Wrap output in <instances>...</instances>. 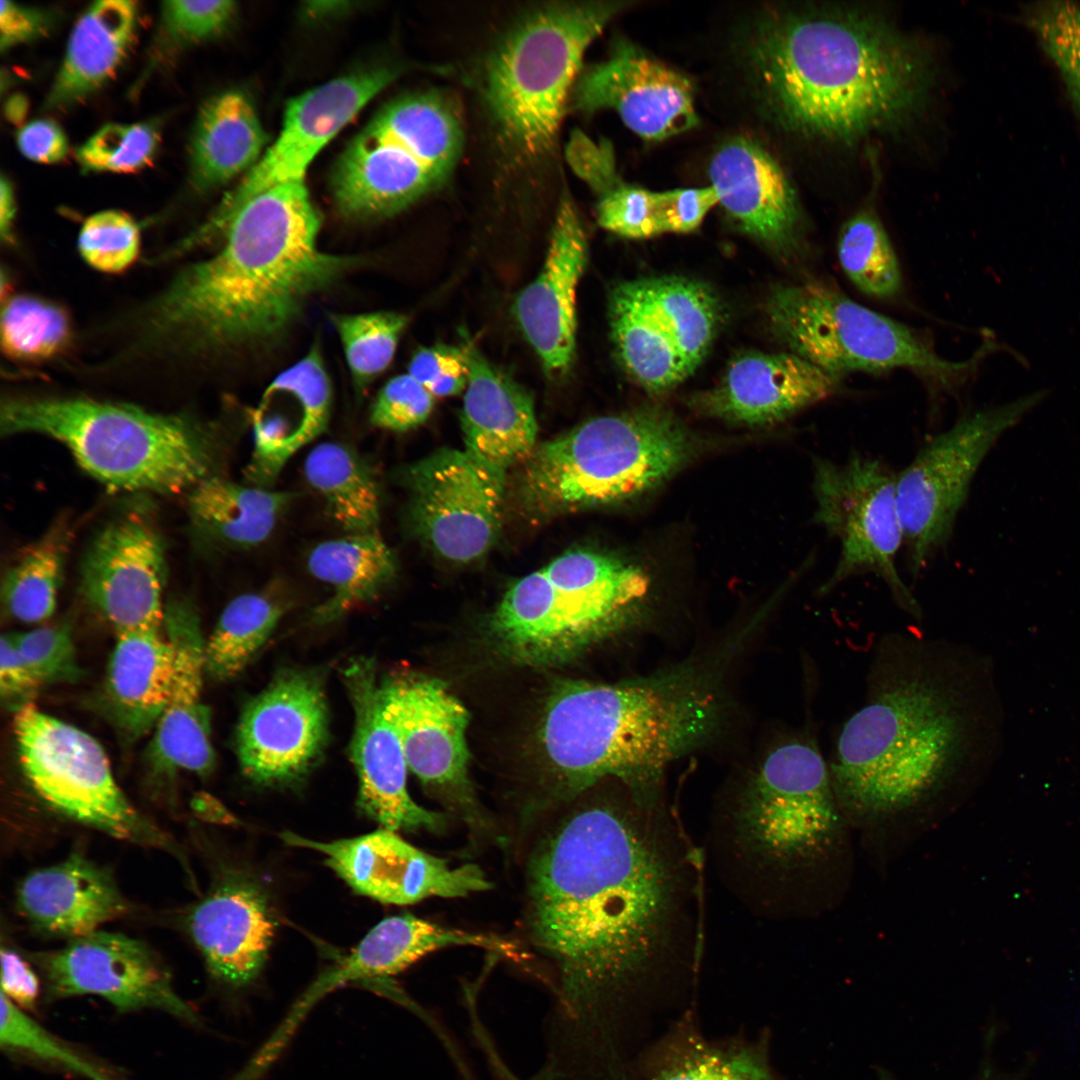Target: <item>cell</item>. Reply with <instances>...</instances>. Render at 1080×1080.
Returning a JSON list of instances; mask_svg holds the SVG:
<instances>
[{"label":"cell","instance_id":"obj_15","mask_svg":"<svg viewBox=\"0 0 1080 1080\" xmlns=\"http://www.w3.org/2000/svg\"><path fill=\"white\" fill-rule=\"evenodd\" d=\"M507 472L464 449L437 450L401 473L413 532L441 557L483 556L500 529Z\"/></svg>","mask_w":1080,"mask_h":1080},{"label":"cell","instance_id":"obj_50","mask_svg":"<svg viewBox=\"0 0 1080 1080\" xmlns=\"http://www.w3.org/2000/svg\"><path fill=\"white\" fill-rule=\"evenodd\" d=\"M159 144L153 123H110L100 128L76 151L86 171L130 173L147 166Z\"/></svg>","mask_w":1080,"mask_h":1080},{"label":"cell","instance_id":"obj_31","mask_svg":"<svg viewBox=\"0 0 1080 1080\" xmlns=\"http://www.w3.org/2000/svg\"><path fill=\"white\" fill-rule=\"evenodd\" d=\"M492 935L451 929L411 914L380 921L340 961L325 970L305 990L277 1028L290 1039L313 1005L327 993L356 981L385 979L396 975L436 950L450 946H474L489 950Z\"/></svg>","mask_w":1080,"mask_h":1080},{"label":"cell","instance_id":"obj_43","mask_svg":"<svg viewBox=\"0 0 1080 1080\" xmlns=\"http://www.w3.org/2000/svg\"><path fill=\"white\" fill-rule=\"evenodd\" d=\"M283 607L260 593L237 596L224 608L205 646V671L229 680L248 665L273 633Z\"/></svg>","mask_w":1080,"mask_h":1080},{"label":"cell","instance_id":"obj_3","mask_svg":"<svg viewBox=\"0 0 1080 1080\" xmlns=\"http://www.w3.org/2000/svg\"><path fill=\"white\" fill-rule=\"evenodd\" d=\"M974 720L957 647L913 635L883 638L864 702L843 724L828 762L841 813L878 818L939 796L971 760Z\"/></svg>","mask_w":1080,"mask_h":1080},{"label":"cell","instance_id":"obj_58","mask_svg":"<svg viewBox=\"0 0 1080 1080\" xmlns=\"http://www.w3.org/2000/svg\"><path fill=\"white\" fill-rule=\"evenodd\" d=\"M42 684L35 677L17 650L10 633L1 636L0 694L3 704L14 713L39 692Z\"/></svg>","mask_w":1080,"mask_h":1080},{"label":"cell","instance_id":"obj_9","mask_svg":"<svg viewBox=\"0 0 1080 1080\" xmlns=\"http://www.w3.org/2000/svg\"><path fill=\"white\" fill-rule=\"evenodd\" d=\"M648 589V576L631 563L571 551L512 585L491 631L512 658L554 664L633 621Z\"/></svg>","mask_w":1080,"mask_h":1080},{"label":"cell","instance_id":"obj_36","mask_svg":"<svg viewBox=\"0 0 1080 1080\" xmlns=\"http://www.w3.org/2000/svg\"><path fill=\"white\" fill-rule=\"evenodd\" d=\"M138 6L131 0L92 3L76 21L46 107L63 108L100 88L125 57L133 40Z\"/></svg>","mask_w":1080,"mask_h":1080},{"label":"cell","instance_id":"obj_54","mask_svg":"<svg viewBox=\"0 0 1080 1080\" xmlns=\"http://www.w3.org/2000/svg\"><path fill=\"white\" fill-rule=\"evenodd\" d=\"M435 397L410 374L391 378L371 407L370 422L377 428L404 432L424 423Z\"/></svg>","mask_w":1080,"mask_h":1080},{"label":"cell","instance_id":"obj_10","mask_svg":"<svg viewBox=\"0 0 1080 1080\" xmlns=\"http://www.w3.org/2000/svg\"><path fill=\"white\" fill-rule=\"evenodd\" d=\"M630 2H555L521 16L491 52L484 74L488 106L504 135L529 154L557 135L585 51Z\"/></svg>","mask_w":1080,"mask_h":1080},{"label":"cell","instance_id":"obj_16","mask_svg":"<svg viewBox=\"0 0 1080 1080\" xmlns=\"http://www.w3.org/2000/svg\"><path fill=\"white\" fill-rule=\"evenodd\" d=\"M381 687L408 769L437 791L474 841L505 843L497 825L478 807L468 779L466 708L439 680L425 676L394 677Z\"/></svg>","mask_w":1080,"mask_h":1080},{"label":"cell","instance_id":"obj_21","mask_svg":"<svg viewBox=\"0 0 1080 1080\" xmlns=\"http://www.w3.org/2000/svg\"><path fill=\"white\" fill-rule=\"evenodd\" d=\"M344 682L355 714L350 752L360 810L390 831H444V815L418 805L407 790L406 757L386 710L374 662L353 659L344 669Z\"/></svg>","mask_w":1080,"mask_h":1080},{"label":"cell","instance_id":"obj_23","mask_svg":"<svg viewBox=\"0 0 1080 1080\" xmlns=\"http://www.w3.org/2000/svg\"><path fill=\"white\" fill-rule=\"evenodd\" d=\"M571 96L574 107L585 113L615 110L628 128L648 140L674 136L698 123L690 80L627 43L581 72Z\"/></svg>","mask_w":1080,"mask_h":1080},{"label":"cell","instance_id":"obj_47","mask_svg":"<svg viewBox=\"0 0 1080 1080\" xmlns=\"http://www.w3.org/2000/svg\"><path fill=\"white\" fill-rule=\"evenodd\" d=\"M348 367L359 389L387 369L408 318L395 312L333 314Z\"/></svg>","mask_w":1080,"mask_h":1080},{"label":"cell","instance_id":"obj_17","mask_svg":"<svg viewBox=\"0 0 1080 1080\" xmlns=\"http://www.w3.org/2000/svg\"><path fill=\"white\" fill-rule=\"evenodd\" d=\"M35 961L48 1000L95 995L120 1013L151 1009L201 1024L157 955L135 938L97 930L56 951L36 954Z\"/></svg>","mask_w":1080,"mask_h":1080},{"label":"cell","instance_id":"obj_59","mask_svg":"<svg viewBox=\"0 0 1080 1080\" xmlns=\"http://www.w3.org/2000/svg\"><path fill=\"white\" fill-rule=\"evenodd\" d=\"M17 145L26 158L46 164L61 161L68 152L64 132L48 119H38L24 125L17 133Z\"/></svg>","mask_w":1080,"mask_h":1080},{"label":"cell","instance_id":"obj_30","mask_svg":"<svg viewBox=\"0 0 1080 1080\" xmlns=\"http://www.w3.org/2000/svg\"><path fill=\"white\" fill-rule=\"evenodd\" d=\"M187 927L209 973L232 988L246 987L259 976L276 929L263 891L240 878L222 882L201 899Z\"/></svg>","mask_w":1080,"mask_h":1080},{"label":"cell","instance_id":"obj_45","mask_svg":"<svg viewBox=\"0 0 1080 1080\" xmlns=\"http://www.w3.org/2000/svg\"><path fill=\"white\" fill-rule=\"evenodd\" d=\"M840 266L862 293L888 299L902 288L900 264L880 218L862 208L842 225L837 239Z\"/></svg>","mask_w":1080,"mask_h":1080},{"label":"cell","instance_id":"obj_51","mask_svg":"<svg viewBox=\"0 0 1080 1080\" xmlns=\"http://www.w3.org/2000/svg\"><path fill=\"white\" fill-rule=\"evenodd\" d=\"M140 229L136 221L120 210H103L83 222L77 240L81 258L102 273L118 274L129 269L140 253Z\"/></svg>","mask_w":1080,"mask_h":1080},{"label":"cell","instance_id":"obj_33","mask_svg":"<svg viewBox=\"0 0 1080 1080\" xmlns=\"http://www.w3.org/2000/svg\"><path fill=\"white\" fill-rule=\"evenodd\" d=\"M469 379L461 411L465 449L508 471L535 447L538 425L530 394L472 346L465 348Z\"/></svg>","mask_w":1080,"mask_h":1080},{"label":"cell","instance_id":"obj_62","mask_svg":"<svg viewBox=\"0 0 1080 1080\" xmlns=\"http://www.w3.org/2000/svg\"><path fill=\"white\" fill-rule=\"evenodd\" d=\"M15 211L13 190L10 183L2 176L0 182V232L2 241L8 244L13 242Z\"/></svg>","mask_w":1080,"mask_h":1080},{"label":"cell","instance_id":"obj_34","mask_svg":"<svg viewBox=\"0 0 1080 1080\" xmlns=\"http://www.w3.org/2000/svg\"><path fill=\"white\" fill-rule=\"evenodd\" d=\"M767 1033L757 1039L707 1037L685 1011L635 1063L636 1080H780Z\"/></svg>","mask_w":1080,"mask_h":1080},{"label":"cell","instance_id":"obj_7","mask_svg":"<svg viewBox=\"0 0 1080 1080\" xmlns=\"http://www.w3.org/2000/svg\"><path fill=\"white\" fill-rule=\"evenodd\" d=\"M0 432L48 436L105 485L163 494L216 475L223 448L218 424L192 414L75 396H9L1 401Z\"/></svg>","mask_w":1080,"mask_h":1080},{"label":"cell","instance_id":"obj_37","mask_svg":"<svg viewBox=\"0 0 1080 1080\" xmlns=\"http://www.w3.org/2000/svg\"><path fill=\"white\" fill-rule=\"evenodd\" d=\"M609 324L619 363L648 392H665L689 376L647 279L625 281L612 289Z\"/></svg>","mask_w":1080,"mask_h":1080},{"label":"cell","instance_id":"obj_1","mask_svg":"<svg viewBox=\"0 0 1080 1080\" xmlns=\"http://www.w3.org/2000/svg\"><path fill=\"white\" fill-rule=\"evenodd\" d=\"M523 930L552 974L553 1049L615 1064L647 1016L689 993L703 951L702 858L682 826L626 789L583 794L517 833Z\"/></svg>","mask_w":1080,"mask_h":1080},{"label":"cell","instance_id":"obj_18","mask_svg":"<svg viewBox=\"0 0 1080 1080\" xmlns=\"http://www.w3.org/2000/svg\"><path fill=\"white\" fill-rule=\"evenodd\" d=\"M328 723L319 675L280 672L241 713L235 742L242 772L264 786L297 783L322 757Z\"/></svg>","mask_w":1080,"mask_h":1080},{"label":"cell","instance_id":"obj_55","mask_svg":"<svg viewBox=\"0 0 1080 1080\" xmlns=\"http://www.w3.org/2000/svg\"><path fill=\"white\" fill-rule=\"evenodd\" d=\"M163 24L167 34L179 42H195L215 37L231 22L236 3L230 0L163 3Z\"/></svg>","mask_w":1080,"mask_h":1080},{"label":"cell","instance_id":"obj_42","mask_svg":"<svg viewBox=\"0 0 1080 1080\" xmlns=\"http://www.w3.org/2000/svg\"><path fill=\"white\" fill-rule=\"evenodd\" d=\"M71 539L68 521L57 520L7 569L1 599L10 617L25 623H39L52 616Z\"/></svg>","mask_w":1080,"mask_h":1080},{"label":"cell","instance_id":"obj_35","mask_svg":"<svg viewBox=\"0 0 1080 1080\" xmlns=\"http://www.w3.org/2000/svg\"><path fill=\"white\" fill-rule=\"evenodd\" d=\"M163 628L116 635L102 693L105 713L128 741L155 729L167 704L175 667Z\"/></svg>","mask_w":1080,"mask_h":1080},{"label":"cell","instance_id":"obj_13","mask_svg":"<svg viewBox=\"0 0 1080 1080\" xmlns=\"http://www.w3.org/2000/svg\"><path fill=\"white\" fill-rule=\"evenodd\" d=\"M1046 390L970 412L929 440L896 475L909 570L921 573L949 540L971 482L999 437L1039 404Z\"/></svg>","mask_w":1080,"mask_h":1080},{"label":"cell","instance_id":"obj_44","mask_svg":"<svg viewBox=\"0 0 1080 1080\" xmlns=\"http://www.w3.org/2000/svg\"><path fill=\"white\" fill-rule=\"evenodd\" d=\"M647 281L690 376L708 353L717 332L718 301L709 288L687 278L663 276Z\"/></svg>","mask_w":1080,"mask_h":1080},{"label":"cell","instance_id":"obj_61","mask_svg":"<svg viewBox=\"0 0 1080 1080\" xmlns=\"http://www.w3.org/2000/svg\"><path fill=\"white\" fill-rule=\"evenodd\" d=\"M49 17L43 11L12 1H1L0 47L2 50L31 40L45 32Z\"/></svg>","mask_w":1080,"mask_h":1080},{"label":"cell","instance_id":"obj_38","mask_svg":"<svg viewBox=\"0 0 1080 1080\" xmlns=\"http://www.w3.org/2000/svg\"><path fill=\"white\" fill-rule=\"evenodd\" d=\"M266 132L246 94L228 90L201 107L190 143L194 187L209 190L243 172L261 159Z\"/></svg>","mask_w":1080,"mask_h":1080},{"label":"cell","instance_id":"obj_24","mask_svg":"<svg viewBox=\"0 0 1080 1080\" xmlns=\"http://www.w3.org/2000/svg\"><path fill=\"white\" fill-rule=\"evenodd\" d=\"M841 378L787 351L738 356L711 389L691 399L701 414L768 426L780 423L839 390Z\"/></svg>","mask_w":1080,"mask_h":1080},{"label":"cell","instance_id":"obj_28","mask_svg":"<svg viewBox=\"0 0 1080 1080\" xmlns=\"http://www.w3.org/2000/svg\"><path fill=\"white\" fill-rule=\"evenodd\" d=\"M164 630L174 648L175 667L164 711L150 746L158 771L208 774L214 767L209 708L202 702L205 646L199 616L187 600L165 605Z\"/></svg>","mask_w":1080,"mask_h":1080},{"label":"cell","instance_id":"obj_52","mask_svg":"<svg viewBox=\"0 0 1080 1080\" xmlns=\"http://www.w3.org/2000/svg\"><path fill=\"white\" fill-rule=\"evenodd\" d=\"M21 657L43 685L72 682L80 677L70 629L65 624L10 633Z\"/></svg>","mask_w":1080,"mask_h":1080},{"label":"cell","instance_id":"obj_2","mask_svg":"<svg viewBox=\"0 0 1080 1080\" xmlns=\"http://www.w3.org/2000/svg\"><path fill=\"white\" fill-rule=\"evenodd\" d=\"M321 217L304 180L215 212L195 237L217 251L178 272L132 317L128 354L183 363L272 340L359 259L318 246Z\"/></svg>","mask_w":1080,"mask_h":1080},{"label":"cell","instance_id":"obj_26","mask_svg":"<svg viewBox=\"0 0 1080 1080\" xmlns=\"http://www.w3.org/2000/svg\"><path fill=\"white\" fill-rule=\"evenodd\" d=\"M587 256L581 220L565 194L557 209L544 265L514 305L523 334L545 370L553 375L565 373L574 361L576 291Z\"/></svg>","mask_w":1080,"mask_h":1080},{"label":"cell","instance_id":"obj_63","mask_svg":"<svg viewBox=\"0 0 1080 1080\" xmlns=\"http://www.w3.org/2000/svg\"><path fill=\"white\" fill-rule=\"evenodd\" d=\"M192 808L199 817L209 822L231 823L233 821L231 814L224 806L209 794H197L192 800Z\"/></svg>","mask_w":1080,"mask_h":1080},{"label":"cell","instance_id":"obj_5","mask_svg":"<svg viewBox=\"0 0 1080 1080\" xmlns=\"http://www.w3.org/2000/svg\"><path fill=\"white\" fill-rule=\"evenodd\" d=\"M720 688L714 671L696 663L613 684L561 685L540 739L563 802L607 779L658 800L666 768L718 728Z\"/></svg>","mask_w":1080,"mask_h":1080},{"label":"cell","instance_id":"obj_56","mask_svg":"<svg viewBox=\"0 0 1080 1080\" xmlns=\"http://www.w3.org/2000/svg\"><path fill=\"white\" fill-rule=\"evenodd\" d=\"M408 374L435 398L457 395L468 384L467 352L465 348L444 344L422 348L412 357Z\"/></svg>","mask_w":1080,"mask_h":1080},{"label":"cell","instance_id":"obj_27","mask_svg":"<svg viewBox=\"0 0 1080 1080\" xmlns=\"http://www.w3.org/2000/svg\"><path fill=\"white\" fill-rule=\"evenodd\" d=\"M331 409V383L313 347L272 380L249 413L253 449L246 483L270 489L291 457L326 430Z\"/></svg>","mask_w":1080,"mask_h":1080},{"label":"cell","instance_id":"obj_12","mask_svg":"<svg viewBox=\"0 0 1080 1080\" xmlns=\"http://www.w3.org/2000/svg\"><path fill=\"white\" fill-rule=\"evenodd\" d=\"M14 733L25 777L50 807L116 839L183 859L174 840L129 802L91 735L33 704L15 712Z\"/></svg>","mask_w":1080,"mask_h":1080},{"label":"cell","instance_id":"obj_39","mask_svg":"<svg viewBox=\"0 0 1080 1080\" xmlns=\"http://www.w3.org/2000/svg\"><path fill=\"white\" fill-rule=\"evenodd\" d=\"M297 495L213 475L190 490L188 510L194 528L210 543L249 549L270 536Z\"/></svg>","mask_w":1080,"mask_h":1080},{"label":"cell","instance_id":"obj_6","mask_svg":"<svg viewBox=\"0 0 1080 1080\" xmlns=\"http://www.w3.org/2000/svg\"><path fill=\"white\" fill-rule=\"evenodd\" d=\"M841 811L828 762L812 738L775 747L711 824V850L728 888L768 914L837 836Z\"/></svg>","mask_w":1080,"mask_h":1080},{"label":"cell","instance_id":"obj_46","mask_svg":"<svg viewBox=\"0 0 1080 1080\" xmlns=\"http://www.w3.org/2000/svg\"><path fill=\"white\" fill-rule=\"evenodd\" d=\"M72 324L63 306L39 296L8 294L2 304L1 347L11 360L40 363L63 354Z\"/></svg>","mask_w":1080,"mask_h":1080},{"label":"cell","instance_id":"obj_19","mask_svg":"<svg viewBox=\"0 0 1080 1080\" xmlns=\"http://www.w3.org/2000/svg\"><path fill=\"white\" fill-rule=\"evenodd\" d=\"M80 574L83 595L116 635L163 628L165 545L145 510L109 521L89 545Z\"/></svg>","mask_w":1080,"mask_h":1080},{"label":"cell","instance_id":"obj_53","mask_svg":"<svg viewBox=\"0 0 1080 1080\" xmlns=\"http://www.w3.org/2000/svg\"><path fill=\"white\" fill-rule=\"evenodd\" d=\"M598 224L631 239H647L660 234L656 192L621 183L601 195L597 205Z\"/></svg>","mask_w":1080,"mask_h":1080},{"label":"cell","instance_id":"obj_29","mask_svg":"<svg viewBox=\"0 0 1080 1080\" xmlns=\"http://www.w3.org/2000/svg\"><path fill=\"white\" fill-rule=\"evenodd\" d=\"M453 168L409 145L362 131L336 162L331 191L345 216L386 217L439 187Z\"/></svg>","mask_w":1080,"mask_h":1080},{"label":"cell","instance_id":"obj_20","mask_svg":"<svg viewBox=\"0 0 1080 1080\" xmlns=\"http://www.w3.org/2000/svg\"><path fill=\"white\" fill-rule=\"evenodd\" d=\"M280 837L290 846L322 853L326 864L354 891L386 904H412L433 896L465 897L492 888L477 865L451 867L387 829L331 842L292 832Z\"/></svg>","mask_w":1080,"mask_h":1080},{"label":"cell","instance_id":"obj_25","mask_svg":"<svg viewBox=\"0 0 1080 1080\" xmlns=\"http://www.w3.org/2000/svg\"><path fill=\"white\" fill-rule=\"evenodd\" d=\"M708 173L718 203L744 233L782 257L800 249L797 194L761 144L746 137L730 139L713 155Z\"/></svg>","mask_w":1080,"mask_h":1080},{"label":"cell","instance_id":"obj_8","mask_svg":"<svg viewBox=\"0 0 1080 1080\" xmlns=\"http://www.w3.org/2000/svg\"><path fill=\"white\" fill-rule=\"evenodd\" d=\"M696 442L669 411L644 407L590 419L534 449L518 498L534 518L624 501L654 488L694 454Z\"/></svg>","mask_w":1080,"mask_h":1080},{"label":"cell","instance_id":"obj_22","mask_svg":"<svg viewBox=\"0 0 1080 1080\" xmlns=\"http://www.w3.org/2000/svg\"><path fill=\"white\" fill-rule=\"evenodd\" d=\"M396 73L390 67L369 68L293 98L277 139L215 212L232 210L273 185L304 180L317 154L395 79Z\"/></svg>","mask_w":1080,"mask_h":1080},{"label":"cell","instance_id":"obj_11","mask_svg":"<svg viewBox=\"0 0 1080 1080\" xmlns=\"http://www.w3.org/2000/svg\"><path fill=\"white\" fill-rule=\"evenodd\" d=\"M766 313L774 336L789 352L840 378L904 368L950 384L980 358V353L963 362L942 358L905 324L817 280L776 286Z\"/></svg>","mask_w":1080,"mask_h":1080},{"label":"cell","instance_id":"obj_57","mask_svg":"<svg viewBox=\"0 0 1080 1080\" xmlns=\"http://www.w3.org/2000/svg\"><path fill=\"white\" fill-rule=\"evenodd\" d=\"M656 203L660 234L689 233L701 225L718 198L710 185L656 192Z\"/></svg>","mask_w":1080,"mask_h":1080},{"label":"cell","instance_id":"obj_48","mask_svg":"<svg viewBox=\"0 0 1080 1080\" xmlns=\"http://www.w3.org/2000/svg\"><path fill=\"white\" fill-rule=\"evenodd\" d=\"M0 1043L9 1052L54 1064L87 1080H126L47 1030L3 993Z\"/></svg>","mask_w":1080,"mask_h":1080},{"label":"cell","instance_id":"obj_40","mask_svg":"<svg viewBox=\"0 0 1080 1080\" xmlns=\"http://www.w3.org/2000/svg\"><path fill=\"white\" fill-rule=\"evenodd\" d=\"M307 567L332 588L312 614L314 622L326 624L374 600L395 577L397 561L377 532L321 542L309 553Z\"/></svg>","mask_w":1080,"mask_h":1080},{"label":"cell","instance_id":"obj_4","mask_svg":"<svg viewBox=\"0 0 1080 1080\" xmlns=\"http://www.w3.org/2000/svg\"><path fill=\"white\" fill-rule=\"evenodd\" d=\"M749 57L777 122L830 141H855L904 120L930 81L920 46L858 9L777 13L761 23Z\"/></svg>","mask_w":1080,"mask_h":1080},{"label":"cell","instance_id":"obj_32","mask_svg":"<svg viewBox=\"0 0 1080 1080\" xmlns=\"http://www.w3.org/2000/svg\"><path fill=\"white\" fill-rule=\"evenodd\" d=\"M17 906L36 931L69 940L128 910L112 875L80 854L28 874L18 887Z\"/></svg>","mask_w":1080,"mask_h":1080},{"label":"cell","instance_id":"obj_14","mask_svg":"<svg viewBox=\"0 0 1080 1080\" xmlns=\"http://www.w3.org/2000/svg\"><path fill=\"white\" fill-rule=\"evenodd\" d=\"M813 492V520L840 546L834 570L818 593L825 596L853 576L872 573L883 580L899 608L921 620V606L896 567L904 544L896 474L878 459L858 453L842 463L819 457L813 462Z\"/></svg>","mask_w":1080,"mask_h":1080},{"label":"cell","instance_id":"obj_49","mask_svg":"<svg viewBox=\"0 0 1080 1080\" xmlns=\"http://www.w3.org/2000/svg\"><path fill=\"white\" fill-rule=\"evenodd\" d=\"M1023 18L1080 110V5L1064 0L1038 1L1024 8Z\"/></svg>","mask_w":1080,"mask_h":1080},{"label":"cell","instance_id":"obj_41","mask_svg":"<svg viewBox=\"0 0 1080 1080\" xmlns=\"http://www.w3.org/2000/svg\"><path fill=\"white\" fill-rule=\"evenodd\" d=\"M304 474L345 532H379L380 487L370 465L355 450L339 442L319 443L305 459Z\"/></svg>","mask_w":1080,"mask_h":1080},{"label":"cell","instance_id":"obj_60","mask_svg":"<svg viewBox=\"0 0 1080 1080\" xmlns=\"http://www.w3.org/2000/svg\"><path fill=\"white\" fill-rule=\"evenodd\" d=\"M1 965V993L23 1010L35 1009L40 996V980L32 967L9 948L1 950Z\"/></svg>","mask_w":1080,"mask_h":1080}]
</instances>
